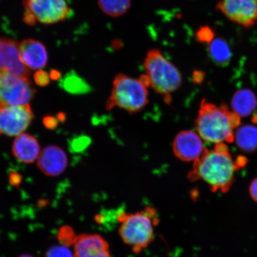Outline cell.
<instances>
[{"label": "cell", "instance_id": "6da1fadb", "mask_svg": "<svg viewBox=\"0 0 257 257\" xmlns=\"http://www.w3.org/2000/svg\"><path fill=\"white\" fill-rule=\"evenodd\" d=\"M246 163L242 157L234 161L226 144H216L213 150L205 149L195 161L188 178L191 182L202 180L214 192L226 193L233 184L234 172Z\"/></svg>", "mask_w": 257, "mask_h": 257}, {"label": "cell", "instance_id": "7a4b0ae2", "mask_svg": "<svg viewBox=\"0 0 257 257\" xmlns=\"http://www.w3.org/2000/svg\"><path fill=\"white\" fill-rule=\"evenodd\" d=\"M240 117L229 110L226 104L217 105L204 99L195 120L197 133L205 142L232 143L234 128L239 126Z\"/></svg>", "mask_w": 257, "mask_h": 257}, {"label": "cell", "instance_id": "3957f363", "mask_svg": "<svg viewBox=\"0 0 257 257\" xmlns=\"http://www.w3.org/2000/svg\"><path fill=\"white\" fill-rule=\"evenodd\" d=\"M117 220L120 224L118 234L121 239L136 253H140L153 242L154 229L160 221L157 209L152 207L134 213L120 211Z\"/></svg>", "mask_w": 257, "mask_h": 257}, {"label": "cell", "instance_id": "277c9868", "mask_svg": "<svg viewBox=\"0 0 257 257\" xmlns=\"http://www.w3.org/2000/svg\"><path fill=\"white\" fill-rule=\"evenodd\" d=\"M148 85L163 96L164 100L169 104L172 94L181 86V73L172 63L167 60L161 51L153 49L148 52L144 60Z\"/></svg>", "mask_w": 257, "mask_h": 257}, {"label": "cell", "instance_id": "5b68a950", "mask_svg": "<svg viewBox=\"0 0 257 257\" xmlns=\"http://www.w3.org/2000/svg\"><path fill=\"white\" fill-rule=\"evenodd\" d=\"M140 78L136 79L124 74H118L113 80L110 96L106 102V109L115 107L137 113L149 103V90Z\"/></svg>", "mask_w": 257, "mask_h": 257}, {"label": "cell", "instance_id": "8992f818", "mask_svg": "<svg viewBox=\"0 0 257 257\" xmlns=\"http://www.w3.org/2000/svg\"><path fill=\"white\" fill-rule=\"evenodd\" d=\"M23 3L24 22L30 25L36 22L44 25L62 22L71 11L66 0H23Z\"/></svg>", "mask_w": 257, "mask_h": 257}, {"label": "cell", "instance_id": "52a82bcc", "mask_svg": "<svg viewBox=\"0 0 257 257\" xmlns=\"http://www.w3.org/2000/svg\"><path fill=\"white\" fill-rule=\"evenodd\" d=\"M36 92L30 79L21 78L6 72H0V104H30Z\"/></svg>", "mask_w": 257, "mask_h": 257}, {"label": "cell", "instance_id": "ba28073f", "mask_svg": "<svg viewBox=\"0 0 257 257\" xmlns=\"http://www.w3.org/2000/svg\"><path fill=\"white\" fill-rule=\"evenodd\" d=\"M34 115L30 104L11 106L0 104V135L19 136L30 126Z\"/></svg>", "mask_w": 257, "mask_h": 257}, {"label": "cell", "instance_id": "9c48e42d", "mask_svg": "<svg viewBox=\"0 0 257 257\" xmlns=\"http://www.w3.org/2000/svg\"><path fill=\"white\" fill-rule=\"evenodd\" d=\"M216 9L243 28H252L257 23V0H220Z\"/></svg>", "mask_w": 257, "mask_h": 257}, {"label": "cell", "instance_id": "30bf717a", "mask_svg": "<svg viewBox=\"0 0 257 257\" xmlns=\"http://www.w3.org/2000/svg\"><path fill=\"white\" fill-rule=\"evenodd\" d=\"M30 79L31 70L22 62L19 44L14 40L0 38V72Z\"/></svg>", "mask_w": 257, "mask_h": 257}, {"label": "cell", "instance_id": "8fae6325", "mask_svg": "<svg viewBox=\"0 0 257 257\" xmlns=\"http://www.w3.org/2000/svg\"><path fill=\"white\" fill-rule=\"evenodd\" d=\"M173 152L177 158L185 162H194L203 153L205 148L197 132L183 131L173 141Z\"/></svg>", "mask_w": 257, "mask_h": 257}, {"label": "cell", "instance_id": "7c38bea8", "mask_svg": "<svg viewBox=\"0 0 257 257\" xmlns=\"http://www.w3.org/2000/svg\"><path fill=\"white\" fill-rule=\"evenodd\" d=\"M73 244L74 257H111L110 246L99 234H80Z\"/></svg>", "mask_w": 257, "mask_h": 257}, {"label": "cell", "instance_id": "4fadbf2b", "mask_svg": "<svg viewBox=\"0 0 257 257\" xmlns=\"http://www.w3.org/2000/svg\"><path fill=\"white\" fill-rule=\"evenodd\" d=\"M67 157L60 148L51 146L44 149L38 161V168L48 176H59L65 170Z\"/></svg>", "mask_w": 257, "mask_h": 257}, {"label": "cell", "instance_id": "5bb4252c", "mask_svg": "<svg viewBox=\"0 0 257 257\" xmlns=\"http://www.w3.org/2000/svg\"><path fill=\"white\" fill-rule=\"evenodd\" d=\"M19 54L22 62L29 69H40L47 64V50L40 41L32 39L22 41L19 44Z\"/></svg>", "mask_w": 257, "mask_h": 257}, {"label": "cell", "instance_id": "9a60e30c", "mask_svg": "<svg viewBox=\"0 0 257 257\" xmlns=\"http://www.w3.org/2000/svg\"><path fill=\"white\" fill-rule=\"evenodd\" d=\"M40 152L39 143L36 138L31 135H19L13 144V154L16 158L23 163H34L39 156Z\"/></svg>", "mask_w": 257, "mask_h": 257}, {"label": "cell", "instance_id": "2e32d148", "mask_svg": "<svg viewBox=\"0 0 257 257\" xmlns=\"http://www.w3.org/2000/svg\"><path fill=\"white\" fill-rule=\"evenodd\" d=\"M231 105L233 111L240 117H246L255 110L257 107V99L250 89H240L234 93Z\"/></svg>", "mask_w": 257, "mask_h": 257}, {"label": "cell", "instance_id": "e0dca14e", "mask_svg": "<svg viewBox=\"0 0 257 257\" xmlns=\"http://www.w3.org/2000/svg\"><path fill=\"white\" fill-rule=\"evenodd\" d=\"M208 54L213 62L220 67L229 65L232 57L229 44L223 38L218 37L208 44Z\"/></svg>", "mask_w": 257, "mask_h": 257}, {"label": "cell", "instance_id": "ac0fdd59", "mask_svg": "<svg viewBox=\"0 0 257 257\" xmlns=\"http://www.w3.org/2000/svg\"><path fill=\"white\" fill-rule=\"evenodd\" d=\"M234 138L237 147L242 152L250 153L257 149V127L244 125L237 128Z\"/></svg>", "mask_w": 257, "mask_h": 257}, {"label": "cell", "instance_id": "d6986e66", "mask_svg": "<svg viewBox=\"0 0 257 257\" xmlns=\"http://www.w3.org/2000/svg\"><path fill=\"white\" fill-rule=\"evenodd\" d=\"M59 86L64 91L73 95H83L91 92V86L75 72L67 73L60 79Z\"/></svg>", "mask_w": 257, "mask_h": 257}, {"label": "cell", "instance_id": "ffe728a7", "mask_svg": "<svg viewBox=\"0 0 257 257\" xmlns=\"http://www.w3.org/2000/svg\"><path fill=\"white\" fill-rule=\"evenodd\" d=\"M98 5L105 14L116 18L126 14L131 0H98Z\"/></svg>", "mask_w": 257, "mask_h": 257}, {"label": "cell", "instance_id": "44dd1931", "mask_svg": "<svg viewBox=\"0 0 257 257\" xmlns=\"http://www.w3.org/2000/svg\"><path fill=\"white\" fill-rule=\"evenodd\" d=\"M91 143L89 137L82 135L72 138L69 141V150L72 153H83Z\"/></svg>", "mask_w": 257, "mask_h": 257}, {"label": "cell", "instance_id": "7402d4cb", "mask_svg": "<svg viewBox=\"0 0 257 257\" xmlns=\"http://www.w3.org/2000/svg\"><path fill=\"white\" fill-rule=\"evenodd\" d=\"M215 34L213 29L207 26L201 27L197 32V38L202 43L209 44L214 39Z\"/></svg>", "mask_w": 257, "mask_h": 257}, {"label": "cell", "instance_id": "603a6c76", "mask_svg": "<svg viewBox=\"0 0 257 257\" xmlns=\"http://www.w3.org/2000/svg\"><path fill=\"white\" fill-rule=\"evenodd\" d=\"M46 257H74V255L66 246L58 245L48 249Z\"/></svg>", "mask_w": 257, "mask_h": 257}, {"label": "cell", "instance_id": "cb8c5ba5", "mask_svg": "<svg viewBox=\"0 0 257 257\" xmlns=\"http://www.w3.org/2000/svg\"><path fill=\"white\" fill-rule=\"evenodd\" d=\"M34 79L36 84L40 86H46L50 82V76L48 73L43 70H38L34 75Z\"/></svg>", "mask_w": 257, "mask_h": 257}, {"label": "cell", "instance_id": "d4e9b609", "mask_svg": "<svg viewBox=\"0 0 257 257\" xmlns=\"http://www.w3.org/2000/svg\"><path fill=\"white\" fill-rule=\"evenodd\" d=\"M43 124L47 130H54L58 126V120L57 118L52 116V115H46L43 118Z\"/></svg>", "mask_w": 257, "mask_h": 257}, {"label": "cell", "instance_id": "484cf974", "mask_svg": "<svg viewBox=\"0 0 257 257\" xmlns=\"http://www.w3.org/2000/svg\"><path fill=\"white\" fill-rule=\"evenodd\" d=\"M22 180V176L16 172H11L9 175V183L15 187H18L20 185Z\"/></svg>", "mask_w": 257, "mask_h": 257}, {"label": "cell", "instance_id": "4316f807", "mask_svg": "<svg viewBox=\"0 0 257 257\" xmlns=\"http://www.w3.org/2000/svg\"><path fill=\"white\" fill-rule=\"evenodd\" d=\"M249 189L250 197L257 203V177L252 181L251 184L249 186Z\"/></svg>", "mask_w": 257, "mask_h": 257}, {"label": "cell", "instance_id": "83f0119b", "mask_svg": "<svg viewBox=\"0 0 257 257\" xmlns=\"http://www.w3.org/2000/svg\"><path fill=\"white\" fill-rule=\"evenodd\" d=\"M193 78H194V80L195 82L200 83L204 80V73L202 72H195L194 76H193Z\"/></svg>", "mask_w": 257, "mask_h": 257}, {"label": "cell", "instance_id": "f1b7e54d", "mask_svg": "<svg viewBox=\"0 0 257 257\" xmlns=\"http://www.w3.org/2000/svg\"><path fill=\"white\" fill-rule=\"evenodd\" d=\"M61 74L57 70H53L50 73L51 78L53 80H57L60 78Z\"/></svg>", "mask_w": 257, "mask_h": 257}, {"label": "cell", "instance_id": "f546056e", "mask_svg": "<svg viewBox=\"0 0 257 257\" xmlns=\"http://www.w3.org/2000/svg\"><path fill=\"white\" fill-rule=\"evenodd\" d=\"M57 118L58 120L60 122H64L66 119V115L63 112H60L57 114Z\"/></svg>", "mask_w": 257, "mask_h": 257}, {"label": "cell", "instance_id": "4dcf8cb0", "mask_svg": "<svg viewBox=\"0 0 257 257\" xmlns=\"http://www.w3.org/2000/svg\"><path fill=\"white\" fill-rule=\"evenodd\" d=\"M19 257H34V256L30 255H28V254H23Z\"/></svg>", "mask_w": 257, "mask_h": 257}]
</instances>
